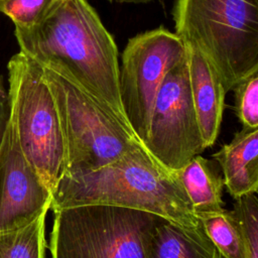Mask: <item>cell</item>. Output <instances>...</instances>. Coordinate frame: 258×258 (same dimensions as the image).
<instances>
[{"label":"cell","instance_id":"ac0fdd59","mask_svg":"<svg viewBox=\"0 0 258 258\" xmlns=\"http://www.w3.org/2000/svg\"><path fill=\"white\" fill-rule=\"evenodd\" d=\"M232 211L245 235L249 258H258V198L255 194L240 197L235 200Z\"/></svg>","mask_w":258,"mask_h":258},{"label":"cell","instance_id":"d6986e66","mask_svg":"<svg viewBox=\"0 0 258 258\" xmlns=\"http://www.w3.org/2000/svg\"><path fill=\"white\" fill-rule=\"evenodd\" d=\"M109 2L115 3H133V4H142V3H149L152 0H108Z\"/></svg>","mask_w":258,"mask_h":258},{"label":"cell","instance_id":"8fae6325","mask_svg":"<svg viewBox=\"0 0 258 258\" xmlns=\"http://www.w3.org/2000/svg\"><path fill=\"white\" fill-rule=\"evenodd\" d=\"M213 157L219 162L226 189L234 200L258 192V127H243Z\"/></svg>","mask_w":258,"mask_h":258},{"label":"cell","instance_id":"ba28073f","mask_svg":"<svg viewBox=\"0 0 258 258\" xmlns=\"http://www.w3.org/2000/svg\"><path fill=\"white\" fill-rule=\"evenodd\" d=\"M144 146L171 171L206 149L191 97L187 56L166 74L157 92Z\"/></svg>","mask_w":258,"mask_h":258},{"label":"cell","instance_id":"277c9868","mask_svg":"<svg viewBox=\"0 0 258 258\" xmlns=\"http://www.w3.org/2000/svg\"><path fill=\"white\" fill-rule=\"evenodd\" d=\"M8 116L23 152L51 195L67 170L59 115L44 70L20 51L7 63Z\"/></svg>","mask_w":258,"mask_h":258},{"label":"cell","instance_id":"e0dca14e","mask_svg":"<svg viewBox=\"0 0 258 258\" xmlns=\"http://www.w3.org/2000/svg\"><path fill=\"white\" fill-rule=\"evenodd\" d=\"M235 112L245 128L258 127V71L234 89Z\"/></svg>","mask_w":258,"mask_h":258},{"label":"cell","instance_id":"30bf717a","mask_svg":"<svg viewBox=\"0 0 258 258\" xmlns=\"http://www.w3.org/2000/svg\"><path fill=\"white\" fill-rule=\"evenodd\" d=\"M186 47L192 102L205 146L209 148L215 144L220 132L227 92L205 54L191 44Z\"/></svg>","mask_w":258,"mask_h":258},{"label":"cell","instance_id":"8992f818","mask_svg":"<svg viewBox=\"0 0 258 258\" xmlns=\"http://www.w3.org/2000/svg\"><path fill=\"white\" fill-rule=\"evenodd\" d=\"M43 70L66 142L63 175L98 169L143 144L130 126L88 93L59 74Z\"/></svg>","mask_w":258,"mask_h":258},{"label":"cell","instance_id":"7a4b0ae2","mask_svg":"<svg viewBox=\"0 0 258 258\" xmlns=\"http://www.w3.org/2000/svg\"><path fill=\"white\" fill-rule=\"evenodd\" d=\"M109 205L144 211L186 228L200 225L174 171L162 165L144 144L98 169L63 175L52 194V212Z\"/></svg>","mask_w":258,"mask_h":258},{"label":"cell","instance_id":"9c48e42d","mask_svg":"<svg viewBox=\"0 0 258 258\" xmlns=\"http://www.w3.org/2000/svg\"><path fill=\"white\" fill-rule=\"evenodd\" d=\"M52 195L27 159L8 116L0 136V232L21 228L48 212Z\"/></svg>","mask_w":258,"mask_h":258},{"label":"cell","instance_id":"6da1fadb","mask_svg":"<svg viewBox=\"0 0 258 258\" xmlns=\"http://www.w3.org/2000/svg\"><path fill=\"white\" fill-rule=\"evenodd\" d=\"M14 35L21 53L67 78L130 126L120 96L117 44L87 0H58L39 23L14 28Z\"/></svg>","mask_w":258,"mask_h":258},{"label":"cell","instance_id":"5bb4252c","mask_svg":"<svg viewBox=\"0 0 258 258\" xmlns=\"http://www.w3.org/2000/svg\"><path fill=\"white\" fill-rule=\"evenodd\" d=\"M195 215L224 258H249L245 235L233 211L222 209Z\"/></svg>","mask_w":258,"mask_h":258},{"label":"cell","instance_id":"ffe728a7","mask_svg":"<svg viewBox=\"0 0 258 258\" xmlns=\"http://www.w3.org/2000/svg\"><path fill=\"white\" fill-rule=\"evenodd\" d=\"M256 1H257V2H258V0H256Z\"/></svg>","mask_w":258,"mask_h":258},{"label":"cell","instance_id":"4fadbf2b","mask_svg":"<svg viewBox=\"0 0 258 258\" xmlns=\"http://www.w3.org/2000/svg\"><path fill=\"white\" fill-rule=\"evenodd\" d=\"M174 172L190 202L194 213L224 209V178L212 160L199 154Z\"/></svg>","mask_w":258,"mask_h":258},{"label":"cell","instance_id":"9a60e30c","mask_svg":"<svg viewBox=\"0 0 258 258\" xmlns=\"http://www.w3.org/2000/svg\"><path fill=\"white\" fill-rule=\"evenodd\" d=\"M46 214L21 228L0 232V258H44Z\"/></svg>","mask_w":258,"mask_h":258},{"label":"cell","instance_id":"3957f363","mask_svg":"<svg viewBox=\"0 0 258 258\" xmlns=\"http://www.w3.org/2000/svg\"><path fill=\"white\" fill-rule=\"evenodd\" d=\"M172 18L174 32L205 54L227 93L258 71L256 0H175Z\"/></svg>","mask_w":258,"mask_h":258},{"label":"cell","instance_id":"7c38bea8","mask_svg":"<svg viewBox=\"0 0 258 258\" xmlns=\"http://www.w3.org/2000/svg\"><path fill=\"white\" fill-rule=\"evenodd\" d=\"M149 258H224L206 234L202 224L186 228L162 219L153 229Z\"/></svg>","mask_w":258,"mask_h":258},{"label":"cell","instance_id":"5b68a950","mask_svg":"<svg viewBox=\"0 0 258 258\" xmlns=\"http://www.w3.org/2000/svg\"><path fill=\"white\" fill-rule=\"evenodd\" d=\"M51 258H149V239L163 219L109 205H84L53 212Z\"/></svg>","mask_w":258,"mask_h":258},{"label":"cell","instance_id":"52a82bcc","mask_svg":"<svg viewBox=\"0 0 258 258\" xmlns=\"http://www.w3.org/2000/svg\"><path fill=\"white\" fill-rule=\"evenodd\" d=\"M187 56L183 40L160 26L128 39L121 54L119 85L123 110L144 144L157 92L166 74Z\"/></svg>","mask_w":258,"mask_h":258},{"label":"cell","instance_id":"2e32d148","mask_svg":"<svg viewBox=\"0 0 258 258\" xmlns=\"http://www.w3.org/2000/svg\"><path fill=\"white\" fill-rule=\"evenodd\" d=\"M58 0H0V13L9 17L14 28H30L39 23Z\"/></svg>","mask_w":258,"mask_h":258}]
</instances>
